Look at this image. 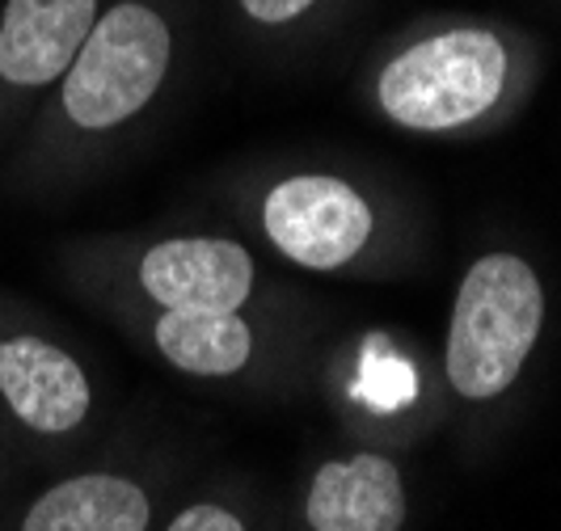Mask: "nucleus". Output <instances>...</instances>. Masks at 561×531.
Returning <instances> with one entry per match:
<instances>
[{"label": "nucleus", "mask_w": 561, "mask_h": 531, "mask_svg": "<svg viewBox=\"0 0 561 531\" xmlns=\"http://www.w3.org/2000/svg\"><path fill=\"white\" fill-rule=\"evenodd\" d=\"M152 342L161 359L186 376L225 380L245 371L253 359V330L241 312H203V308H161L152 316Z\"/></svg>", "instance_id": "9d476101"}, {"label": "nucleus", "mask_w": 561, "mask_h": 531, "mask_svg": "<svg viewBox=\"0 0 561 531\" xmlns=\"http://www.w3.org/2000/svg\"><path fill=\"white\" fill-rule=\"evenodd\" d=\"M305 515L312 531H401L405 485L393 460L359 451L317 469Z\"/></svg>", "instance_id": "6e6552de"}, {"label": "nucleus", "mask_w": 561, "mask_h": 531, "mask_svg": "<svg viewBox=\"0 0 561 531\" xmlns=\"http://www.w3.org/2000/svg\"><path fill=\"white\" fill-rule=\"evenodd\" d=\"M106 0H0V127L43 106Z\"/></svg>", "instance_id": "39448f33"}, {"label": "nucleus", "mask_w": 561, "mask_h": 531, "mask_svg": "<svg viewBox=\"0 0 561 531\" xmlns=\"http://www.w3.org/2000/svg\"><path fill=\"white\" fill-rule=\"evenodd\" d=\"M321 0H237L241 18L257 30H291L296 22H305Z\"/></svg>", "instance_id": "9b49d317"}, {"label": "nucleus", "mask_w": 561, "mask_h": 531, "mask_svg": "<svg viewBox=\"0 0 561 531\" xmlns=\"http://www.w3.org/2000/svg\"><path fill=\"white\" fill-rule=\"evenodd\" d=\"M182 30L165 0H106L77 59L34 111L30 143L43 161L89 157L157 106L173 77Z\"/></svg>", "instance_id": "f257e3e1"}, {"label": "nucleus", "mask_w": 561, "mask_h": 531, "mask_svg": "<svg viewBox=\"0 0 561 531\" xmlns=\"http://www.w3.org/2000/svg\"><path fill=\"white\" fill-rule=\"evenodd\" d=\"M253 257L228 236H165L131 266V282L157 308L241 312L253 296Z\"/></svg>", "instance_id": "0eeeda50"}, {"label": "nucleus", "mask_w": 561, "mask_h": 531, "mask_svg": "<svg viewBox=\"0 0 561 531\" xmlns=\"http://www.w3.org/2000/svg\"><path fill=\"white\" fill-rule=\"evenodd\" d=\"M152 503L140 481L123 473H77L43 489L18 531H148Z\"/></svg>", "instance_id": "1a4fd4ad"}, {"label": "nucleus", "mask_w": 561, "mask_h": 531, "mask_svg": "<svg viewBox=\"0 0 561 531\" xmlns=\"http://www.w3.org/2000/svg\"><path fill=\"white\" fill-rule=\"evenodd\" d=\"M506 77L511 51L494 30H431L380 64L376 106L405 131H460L503 102Z\"/></svg>", "instance_id": "f03ea898"}, {"label": "nucleus", "mask_w": 561, "mask_h": 531, "mask_svg": "<svg viewBox=\"0 0 561 531\" xmlns=\"http://www.w3.org/2000/svg\"><path fill=\"white\" fill-rule=\"evenodd\" d=\"M0 409L38 439H72L93 414L89 367L47 334H0Z\"/></svg>", "instance_id": "423d86ee"}, {"label": "nucleus", "mask_w": 561, "mask_h": 531, "mask_svg": "<svg viewBox=\"0 0 561 531\" xmlns=\"http://www.w3.org/2000/svg\"><path fill=\"white\" fill-rule=\"evenodd\" d=\"M165 531H245V523L232 510H225V506L198 503L191 510H182Z\"/></svg>", "instance_id": "f8f14e48"}, {"label": "nucleus", "mask_w": 561, "mask_h": 531, "mask_svg": "<svg viewBox=\"0 0 561 531\" xmlns=\"http://www.w3.org/2000/svg\"><path fill=\"white\" fill-rule=\"evenodd\" d=\"M262 232L305 270H342L367 250L376 211L337 173H291L262 198Z\"/></svg>", "instance_id": "20e7f679"}, {"label": "nucleus", "mask_w": 561, "mask_h": 531, "mask_svg": "<svg viewBox=\"0 0 561 531\" xmlns=\"http://www.w3.org/2000/svg\"><path fill=\"white\" fill-rule=\"evenodd\" d=\"M545 321V291L536 270L515 253H485L460 279L451 304L444 371L456 396H503L533 355Z\"/></svg>", "instance_id": "7ed1b4c3"}]
</instances>
